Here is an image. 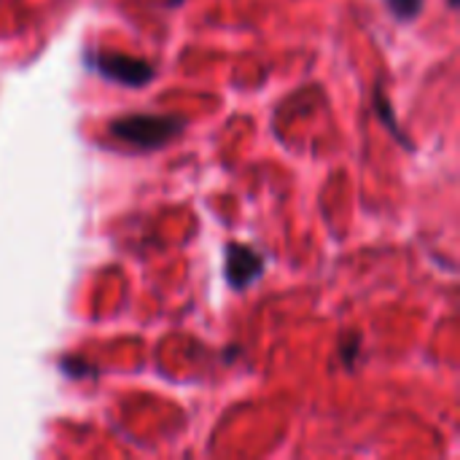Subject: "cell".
Wrapping results in <instances>:
<instances>
[{
	"label": "cell",
	"mask_w": 460,
	"mask_h": 460,
	"mask_svg": "<svg viewBox=\"0 0 460 460\" xmlns=\"http://www.w3.org/2000/svg\"><path fill=\"white\" fill-rule=\"evenodd\" d=\"M108 132L127 146H135L140 151H154L159 146H167L172 137L183 132V121L175 116H156V113H129L116 121H111Z\"/></svg>",
	"instance_id": "obj_1"
},
{
	"label": "cell",
	"mask_w": 460,
	"mask_h": 460,
	"mask_svg": "<svg viewBox=\"0 0 460 460\" xmlns=\"http://www.w3.org/2000/svg\"><path fill=\"white\" fill-rule=\"evenodd\" d=\"M89 65L94 73H100L102 78L116 81L121 86H146L156 75L151 62H146L140 57L119 54V51H97L89 57Z\"/></svg>",
	"instance_id": "obj_2"
},
{
	"label": "cell",
	"mask_w": 460,
	"mask_h": 460,
	"mask_svg": "<svg viewBox=\"0 0 460 460\" xmlns=\"http://www.w3.org/2000/svg\"><path fill=\"white\" fill-rule=\"evenodd\" d=\"M226 283L232 288H248L253 286L261 275H264V256L256 253L253 248L248 245H240V243H232L226 248Z\"/></svg>",
	"instance_id": "obj_3"
},
{
	"label": "cell",
	"mask_w": 460,
	"mask_h": 460,
	"mask_svg": "<svg viewBox=\"0 0 460 460\" xmlns=\"http://www.w3.org/2000/svg\"><path fill=\"white\" fill-rule=\"evenodd\" d=\"M385 3H388L391 13L396 19H404V22L415 19L420 13V8H423V0H385Z\"/></svg>",
	"instance_id": "obj_4"
},
{
	"label": "cell",
	"mask_w": 460,
	"mask_h": 460,
	"mask_svg": "<svg viewBox=\"0 0 460 460\" xmlns=\"http://www.w3.org/2000/svg\"><path fill=\"white\" fill-rule=\"evenodd\" d=\"M456 3H458V0H453V5H456Z\"/></svg>",
	"instance_id": "obj_5"
}]
</instances>
